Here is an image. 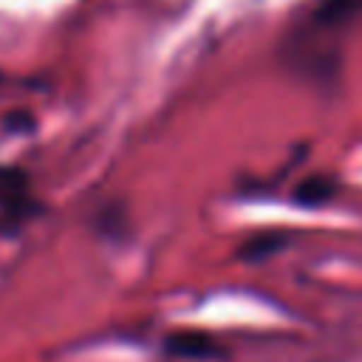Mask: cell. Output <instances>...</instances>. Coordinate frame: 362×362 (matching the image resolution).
Masks as SVG:
<instances>
[{
  "label": "cell",
  "mask_w": 362,
  "mask_h": 362,
  "mask_svg": "<svg viewBox=\"0 0 362 362\" xmlns=\"http://www.w3.org/2000/svg\"><path fill=\"white\" fill-rule=\"evenodd\" d=\"M167 351L175 356H195V359L221 354L206 334H173L167 337Z\"/></svg>",
  "instance_id": "1"
},
{
  "label": "cell",
  "mask_w": 362,
  "mask_h": 362,
  "mask_svg": "<svg viewBox=\"0 0 362 362\" xmlns=\"http://www.w3.org/2000/svg\"><path fill=\"white\" fill-rule=\"evenodd\" d=\"M331 192H334V187H331L328 181H322V178H308V181L300 187L297 198L305 201V204H317V201H325Z\"/></svg>",
  "instance_id": "2"
}]
</instances>
